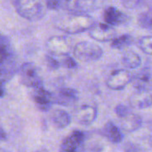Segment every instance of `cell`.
I'll list each match as a JSON object with an SVG mask.
<instances>
[{"label":"cell","mask_w":152,"mask_h":152,"mask_svg":"<svg viewBox=\"0 0 152 152\" xmlns=\"http://www.w3.org/2000/svg\"><path fill=\"white\" fill-rule=\"evenodd\" d=\"M54 24L58 29L65 33L78 34L90 29L95 24V21L88 14L69 12L68 14L59 16L54 20Z\"/></svg>","instance_id":"obj_1"},{"label":"cell","mask_w":152,"mask_h":152,"mask_svg":"<svg viewBox=\"0 0 152 152\" xmlns=\"http://www.w3.org/2000/svg\"><path fill=\"white\" fill-rule=\"evenodd\" d=\"M16 12L24 19L30 21L41 20L46 13L47 0H11Z\"/></svg>","instance_id":"obj_2"},{"label":"cell","mask_w":152,"mask_h":152,"mask_svg":"<svg viewBox=\"0 0 152 152\" xmlns=\"http://www.w3.org/2000/svg\"><path fill=\"white\" fill-rule=\"evenodd\" d=\"M73 54L80 61L91 62L98 61L103 54L102 49L96 44L83 41L77 43L73 48Z\"/></svg>","instance_id":"obj_3"},{"label":"cell","mask_w":152,"mask_h":152,"mask_svg":"<svg viewBox=\"0 0 152 152\" xmlns=\"http://www.w3.org/2000/svg\"><path fill=\"white\" fill-rule=\"evenodd\" d=\"M20 80L22 85L33 89L44 86L38 69L32 62H25L22 64L20 69Z\"/></svg>","instance_id":"obj_4"},{"label":"cell","mask_w":152,"mask_h":152,"mask_svg":"<svg viewBox=\"0 0 152 152\" xmlns=\"http://www.w3.org/2000/svg\"><path fill=\"white\" fill-rule=\"evenodd\" d=\"M86 135L83 132L75 130L68 135L61 145L60 152H83Z\"/></svg>","instance_id":"obj_5"},{"label":"cell","mask_w":152,"mask_h":152,"mask_svg":"<svg viewBox=\"0 0 152 152\" xmlns=\"http://www.w3.org/2000/svg\"><path fill=\"white\" fill-rule=\"evenodd\" d=\"M97 4L98 0H63L61 8L69 12L87 14L97 7Z\"/></svg>","instance_id":"obj_6"},{"label":"cell","mask_w":152,"mask_h":152,"mask_svg":"<svg viewBox=\"0 0 152 152\" xmlns=\"http://www.w3.org/2000/svg\"><path fill=\"white\" fill-rule=\"evenodd\" d=\"M133 76L126 69H118L113 71L106 81V85L112 90H121L132 82Z\"/></svg>","instance_id":"obj_7"},{"label":"cell","mask_w":152,"mask_h":152,"mask_svg":"<svg viewBox=\"0 0 152 152\" xmlns=\"http://www.w3.org/2000/svg\"><path fill=\"white\" fill-rule=\"evenodd\" d=\"M90 37L98 42L112 41L116 37V30L110 24H94L89 29Z\"/></svg>","instance_id":"obj_8"},{"label":"cell","mask_w":152,"mask_h":152,"mask_svg":"<svg viewBox=\"0 0 152 152\" xmlns=\"http://www.w3.org/2000/svg\"><path fill=\"white\" fill-rule=\"evenodd\" d=\"M45 46L47 50L53 55L69 54L71 50V45L68 38L64 37H52L46 43Z\"/></svg>","instance_id":"obj_9"},{"label":"cell","mask_w":152,"mask_h":152,"mask_svg":"<svg viewBox=\"0 0 152 152\" xmlns=\"http://www.w3.org/2000/svg\"><path fill=\"white\" fill-rule=\"evenodd\" d=\"M32 97L37 108L41 111H48L53 104V94L45 90L44 86L34 88Z\"/></svg>","instance_id":"obj_10"},{"label":"cell","mask_w":152,"mask_h":152,"mask_svg":"<svg viewBox=\"0 0 152 152\" xmlns=\"http://www.w3.org/2000/svg\"><path fill=\"white\" fill-rule=\"evenodd\" d=\"M16 70V61L13 53L1 57V81L3 86L14 76Z\"/></svg>","instance_id":"obj_11"},{"label":"cell","mask_w":152,"mask_h":152,"mask_svg":"<svg viewBox=\"0 0 152 152\" xmlns=\"http://www.w3.org/2000/svg\"><path fill=\"white\" fill-rule=\"evenodd\" d=\"M53 103L70 106L78 100V93L73 88H61L56 93L53 94Z\"/></svg>","instance_id":"obj_12"},{"label":"cell","mask_w":152,"mask_h":152,"mask_svg":"<svg viewBox=\"0 0 152 152\" xmlns=\"http://www.w3.org/2000/svg\"><path fill=\"white\" fill-rule=\"evenodd\" d=\"M130 105L138 110L147 109L152 105V94L149 91H140L133 94L129 99Z\"/></svg>","instance_id":"obj_13"},{"label":"cell","mask_w":152,"mask_h":152,"mask_svg":"<svg viewBox=\"0 0 152 152\" xmlns=\"http://www.w3.org/2000/svg\"><path fill=\"white\" fill-rule=\"evenodd\" d=\"M97 117V110L91 105L81 106L76 115V120L77 123L83 126H89L92 124Z\"/></svg>","instance_id":"obj_14"},{"label":"cell","mask_w":152,"mask_h":152,"mask_svg":"<svg viewBox=\"0 0 152 152\" xmlns=\"http://www.w3.org/2000/svg\"><path fill=\"white\" fill-rule=\"evenodd\" d=\"M132 83L134 86L140 91L152 90V76L150 70L142 69L133 77Z\"/></svg>","instance_id":"obj_15"},{"label":"cell","mask_w":152,"mask_h":152,"mask_svg":"<svg viewBox=\"0 0 152 152\" xmlns=\"http://www.w3.org/2000/svg\"><path fill=\"white\" fill-rule=\"evenodd\" d=\"M104 20L107 24L111 26H118L126 23L128 20V17L118 9L114 6H110L106 8L104 12Z\"/></svg>","instance_id":"obj_16"},{"label":"cell","mask_w":152,"mask_h":152,"mask_svg":"<svg viewBox=\"0 0 152 152\" xmlns=\"http://www.w3.org/2000/svg\"><path fill=\"white\" fill-rule=\"evenodd\" d=\"M120 119H121V128L130 133L139 129L142 124V118L139 115L134 113H130L126 117Z\"/></svg>","instance_id":"obj_17"},{"label":"cell","mask_w":152,"mask_h":152,"mask_svg":"<svg viewBox=\"0 0 152 152\" xmlns=\"http://www.w3.org/2000/svg\"><path fill=\"white\" fill-rule=\"evenodd\" d=\"M102 133L104 136L112 143H119L123 140V134L120 129L112 122H108L103 127Z\"/></svg>","instance_id":"obj_18"},{"label":"cell","mask_w":152,"mask_h":152,"mask_svg":"<svg viewBox=\"0 0 152 152\" xmlns=\"http://www.w3.org/2000/svg\"><path fill=\"white\" fill-rule=\"evenodd\" d=\"M51 119L53 126L58 129L67 127L71 122V117L69 116V114L62 110H54L52 114Z\"/></svg>","instance_id":"obj_19"},{"label":"cell","mask_w":152,"mask_h":152,"mask_svg":"<svg viewBox=\"0 0 152 152\" xmlns=\"http://www.w3.org/2000/svg\"><path fill=\"white\" fill-rule=\"evenodd\" d=\"M122 63L127 69H136L141 66L142 59L138 53L133 51H127L122 57Z\"/></svg>","instance_id":"obj_20"},{"label":"cell","mask_w":152,"mask_h":152,"mask_svg":"<svg viewBox=\"0 0 152 152\" xmlns=\"http://www.w3.org/2000/svg\"><path fill=\"white\" fill-rule=\"evenodd\" d=\"M134 42V38L132 37V36L128 35V34H125L122 35L120 37H115L112 41H111V47L118 49V50H122L126 48L127 46H130Z\"/></svg>","instance_id":"obj_21"},{"label":"cell","mask_w":152,"mask_h":152,"mask_svg":"<svg viewBox=\"0 0 152 152\" xmlns=\"http://www.w3.org/2000/svg\"><path fill=\"white\" fill-rule=\"evenodd\" d=\"M58 59L61 67H64L67 69H74L77 66L76 61L70 57L69 54H63V55H55Z\"/></svg>","instance_id":"obj_22"},{"label":"cell","mask_w":152,"mask_h":152,"mask_svg":"<svg viewBox=\"0 0 152 152\" xmlns=\"http://www.w3.org/2000/svg\"><path fill=\"white\" fill-rule=\"evenodd\" d=\"M139 47L144 53L152 55V36L142 37L139 41Z\"/></svg>","instance_id":"obj_23"},{"label":"cell","mask_w":152,"mask_h":152,"mask_svg":"<svg viewBox=\"0 0 152 152\" xmlns=\"http://www.w3.org/2000/svg\"><path fill=\"white\" fill-rule=\"evenodd\" d=\"M138 23L143 28H152V13L142 12L138 17Z\"/></svg>","instance_id":"obj_24"},{"label":"cell","mask_w":152,"mask_h":152,"mask_svg":"<svg viewBox=\"0 0 152 152\" xmlns=\"http://www.w3.org/2000/svg\"><path fill=\"white\" fill-rule=\"evenodd\" d=\"M123 5L128 9H137L145 4L146 0H121Z\"/></svg>","instance_id":"obj_25"},{"label":"cell","mask_w":152,"mask_h":152,"mask_svg":"<svg viewBox=\"0 0 152 152\" xmlns=\"http://www.w3.org/2000/svg\"><path fill=\"white\" fill-rule=\"evenodd\" d=\"M45 61H46V65L50 69H57L61 67L60 62L58 61V59L56 58L55 55H46L45 57Z\"/></svg>","instance_id":"obj_26"},{"label":"cell","mask_w":152,"mask_h":152,"mask_svg":"<svg viewBox=\"0 0 152 152\" xmlns=\"http://www.w3.org/2000/svg\"><path fill=\"white\" fill-rule=\"evenodd\" d=\"M115 112L119 118H123L126 117L127 115H129L130 113H132L130 109L124 104H118L115 109Z\"/></svg>","instance_id":"obj_27"},{"label":"cell","mask_w":152,"mask_h":152,"mask_svg":"<svg viewBox=\"0 0 152 152\" xmlns=\"http://www.w3.org/2000/svg\"><path fill=\"white\" fill-rule=\"evenodd\" d=\"M48 1V7L51 10H57L62 7L63 0H47Z\"/></svg>","instance_id":"obj_28"},{"label":"cell","mask_w":152,"mask_h":152,"mask_svg":"<svg viewBox=\"0 0 152 152\" xmlns=\"http://www.w3.org/2000/svg\"><path fill=\"white\" fill-rule=\"evenodd\" d=\"M1 139H2V141H4L5 140V134H4V129L1 130Z\"/></svg>","instance_id":"obj_29"},{"label":"cell","mask_w":152,"mask_h":152,"mask_svg":"<svg viewBox=\"0 0 152 152\" xmlns=\"http://www.w3.org/2000/svg\"><path fill=\"white\" fill-rule=\"evenodd\" d=\"M2 152H4V151H2Z\"/></svg>","instance_id":"obj_30"}]
</instances>
